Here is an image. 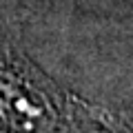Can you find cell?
<instances>
[{
  "label": "cell",
  "mask_w": 133,
  "mask_h": 133,
  "mask_svg": "<svg viewBox=\"0 0 133 133\" xmlns=\"http://www.w3.org/2000/svg\"><path fill=\"white\" fill-rule=\"evenodd\" d=\"M58 122L47 84L0 47V133H56Z\"/></svg>",
  "instance_id": "obj_1"
}]
</instances>
